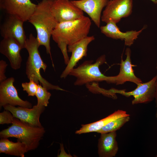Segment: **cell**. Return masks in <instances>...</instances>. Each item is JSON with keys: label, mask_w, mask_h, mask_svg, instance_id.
I'll use <instances>...</instances> for the list:
<instances>
[{"label": "cell", "mask_w": 157, "mask_h": 157, "mask_svg": "<svg viewBox=\"0 0 157 157\" xmlns=\"http://www.w3.org/2000/svg\"><path fill=\"white\" fill-rule=\"evenodd\" d=\"M8 65L6 62L2 60L0 61V83L6 79L5 75L6 69Z\"/></svg>", "instance_id": "26"}, {"label": "cell", "mask_w": 157, "mask_h": 157, "mask_svg": "<svg viewBox=\"0 0 157 157\" xmlns=\"http://www.w3.org/2000/svg\"><path fill=\"white\" fill-rule=\"evenodd\" d=\"M8 15L0 26L1 36L14 39L22 49L25 48L27 38L23 26L24 22L15 16Z\"/></svg>", "instance_id": "10"}, {"label": "cell", "mask_w": 157, "mask_h": 157, "mask_svg": "<svg viewBox=\"0 0 157 157\" xmlns=\"http://www.w3.org/2000/svg\"><path fill=\"white\" fill-rule=\"evenodd\" d=\"M12 124L0 132L1 138H16L26 145L28 151L37 148L45 133L43 127L33 126L15 117Z\"/></svg>", "instance_id": "4"}, {"label": "cell", "mask_w": 157, "mask_h": 157, "mask_svg": "<svg viewBox=\"0 0 157 157\" xmlns=\"http://www.w3.org/2000/svg\"><path fill=\"white\" fill-rule=\"evenodd\" d=\"M14 117L9 111L5 110L0 113V124H12Z\"/></svg>", "instance_id": "25"}, {"label": "cell", "mask_w": 157, "mask_h": 157, "mask_svg": "<svg viewBox=\"0 0 157 157\" xmlns=\"http://www.w3.org/2000/svg\"><path fill=\"white\" fill-rule=\"evenodd\" d=\"M35 96L37 99V104L46 107L47 106L49 103V100L51 96V94L41 84H38Z\"/></svg>", "instance_id": "22"}, {"label": "cell", "mask_w": 157, "mask_h": 157, "mask_svg": "<svg viewBox=\"0 0 157 157\" xmlns=\"http://www.w3.org/2000/svg\"><path fill=\"white\" fill-rule=\"evenodd\" d=\"M109 0H73L71 2L76 6L85 12L96 25L99 28L101 13Z\"/></svg>", "instance_id": "16"}, {"label": "cell", "mask_w": 157, "mask_h": 157, "mask_svg": "<svg viewBox=\"0 0 157 157\" xmlns=\"http://www.w3.org/2000/svg\"><path fill=\"white\" fill-rule=\"evenodd\" d=\"M156 157H157V155L156 156Z\"/></svg>", "instance_id": "32"}, {"label": "cell", "mask_w": 157, "mask_h": 157, "mask_svg": "<svg viewBox=\"0 0 157 157\" xmlns=\"http://www.w3.org/2000/svg\"><path fill=\"white\" fill-rule=\"evenodd\" d=\"M40 45L36 38L31 33L26 39L25 48L28 52V56L26 63V74L29 80H32L49 90L65 91L58 85H53L41 76V69L45 72L47 64L42 60L38 50Z\"/></svg>", "instance_id": "3"}, {"label": "cell", "mask_w": 157, "mask_h": 157, "mask_svg": "<svg viewBox=\"0 0 157 157\" xmlns=\"http://www.w3.org/2000/svg\"><path fill=\"white\" fill-rule=\"evenodd\" d=\"M106 62L105 55L98 58L94 63H93L92 60L85 61L77 67L71 70L69 75L76 78L74 83L76 86H81L93 82L103 81L109 83L115 84L116 76H106L100 70L99 66Z\"/></svg>", "instance_id": "5"}, {"label": "cell", "mask_w": 157, "mask_h": 157, "mask_svg": "<svg viewBox=\"0 0 157 157\" xmlns=\"http://www.w3.org/2000/svg\"><path fill=\"white\" fill-rule=\"evenodd\" d=\"M28 151L26 145L22 142L17 141L14 142L6 138H2L0 140V153L24 157L25 153Z\"/></svg>", "instance_id": "20"}, {"label": "cell", "mask_w": 157, "mask_h": 157, "mask_svg": "<svg viewBox=\"0 0 157 157\" xmlns=\"http://www.w3.org/2000/svg\"><path fill=\"white\" fill-rule=\"evenodd\" d=\"M116 131L101 134L98 140V154L100 157H113L117 154L119 148Z\"/></svg>", "instance_id": "18"}, {"label": "cell", "mask_w": 157, "mask_h": 157, "mask_svg": "<svg viewBox=\"0 0 157 157\" xmlns=\"http://www.w3.org/2000/svg\"><path fill=\"white\" fill-rule=\"evenodd\" d=\"M155 3H156V0H150Z\"/></svg>", "instance_id": "29"}, {"label": "cell", "mask_w": 157, "mask_h": 157, "mask_svg": "<svg viewBox=\"0 0 157 157\" xmlns=\"http://www.w3.org/2000/svg\"><path fill=\"white\" fill-rule=\"evenodd\" d=\"M3 107L5 110L10 111L14 117L21 121L33 126L43 127L39 118L45 110V106L37 104L31 108L19 106L17 107L7 104Z\"/></svg>", "instance_id": "12"}, {"label": "cell", "mask_w": 157, "mask_h": 157, "mask_svg": "<svg viewBox=\"0 0 157 157\" xmlns=\"http://www.w3.org/2000/svg\"><path fill=\"white\" fill-rule=\"evenodd\" d=\"M50 10L58 23L75 20L84 16L83 11L69 0H53Z\"/></svg>", "instance_id": "8"}, {"label": "cell", "mask_w": 157, "mask_h": 157, "mask_svg": "<svg viewBox=\"0 0 157 157\" xmlns=\"http://www.w3.org/2000/svg\"><path fill=\"white\" fill-rule=\"evenodd\" d=\"M156 70H157V63H156Z\"/></svg>", "instance_id": "30"}, {"label": "cell", "mask_w": 157, "mask_h": 157, "mask_svg": "<svg viewBox=\"0 0 157 157\" xmlns=\"http://www.w3.org/2000/svg\"><path fill=\"white\" fill-rule=\"evenodd\" d=\"M36 6L31 0H0L1 9L24 22L28 21Z\"/></svg>", "instance_id": "9"}, {"label": "cell", "mask_w": 157, "mask_h": 157, "mask_svg": "<svg viewBox=\"0 0 157 157\" xmlns=\"http://www.w3.org/2000/svg\"><path fill=\"white\" fill-rule=\"evenodd\" d=\"M91 25L90 18L84 16L75 20L58 23L53 30L51 36L60 49L66 65L69 59L67 46L88 36Z\"/></svg>", "instance_id": "1"}, {"label": "cell", "mask_w": 157, "mask_h": 157, "mask_svg": "<svg viewBox=\"0 0 157 157\" xmlns=\"http://www.w3.org/2000/svg\"><path fill=\"white\" fill-rule=\"evenodd\" d=\"M156 3L157 4V0H156Z\"/></svg>", "instance_id": "31"}, {"label": "cell", "mask_w": 157, "mask_h": 157, "mask_svg": "<svg viewBox=\"0 0 157 157\" xmlns=\"http://www.w3.org/2000/svg\"><path fill=\"white\" fill-rule=\"evenodd\" d=\"M130 119V115L120 117L110 122L96 132L100 134L116 131Z\"/></svg>", "instance_id": "21"}, {"label": "cell", "mask_w": 157, "mask_h": 157, "mask_svg": "<svg viewBox=\"0 0 157 157\" xmlns=\"http://www.w3.org/2000/svg\"><path fill=\"white\" fill-rule=\"evenodd\" d=\"M38 84L33 80H29L28 82L22 83V86L23 90L25 91L28 96H34L35 95L38 87Z\"/></svg>", "instance_id": "24"}, {"label": "cell", "mask_w": 157, "mask_h": 157, "mask_svg": "<svg viewBox=\"0 0 157 157\" xmlns=\"http://www.w3.org/2000/svg\"><path fill=\"white\" fill-rule=\"evenodd\" d=\"M61 152L60 154L58 156V157H66L69 156V155L67 154L64 149L63 144H61L60 145Z\"/></svg>", "instance_id": "27"}, {"label": "cell", "mask_w": 157, "mask_h": 157, "mask_svg": "<svg viewBox=\"0 0 157 157\" xmlns=\"http://www.w3.org/2000/svg\"><path fill=\"white\" fill-rule=\"evenodd\" d=\"M53 0H42L36 8L28 21L35 27L37 39L40 45L45 48L47 53L51 59L50 39L52 32L58 23L50 10Z\"/></svg>", "instance_id": "2"}, {"label": "cell", "mask_w": 157, "mask_h": 157, "mask_svg": "<svg viewBox=\"0 0 157 157\" xmlns=\"http://www.w3.org/2000/svg\"><path fill=\"white\" fill-rule=\"evenodd\" d=\"M146 28V26H144L138 31L131 30L124 32L120 31L116 23L110 21L106 25L101 26L100 29L101 33L106 36L114 39L124 40L125 45L130 47L133 44L134 41Z\"/></svg>", "instance_id": "14"}, {"label": "cell", "mask_w": 157, "mask_h": 157, "mask_svg": "<svg viewBox=\"0 0 157 157\" xmlns=\"http://www.w3.org/2000/svg\"><path fill=\"white\" fill-rule=\"evenodd\" d=\"M94 39V36H87L67 46V51L71 53L72 55L66 67L60 76L61 78H66L78 61L84 57L87 56L88 46Z\"/></svg>", "instance_id": "13"}, {"label": "cell", "mask_w": 157, "mask_h": 157, "mask_svg": "<svg viewBox=\"0 0 157 157\" xmlns=\"http://www.w3.org/2000/svg\"><path fill=\"white\" fill-rule=\"evenodd\" d=\"M133 0H110L103 11L101 21L107 23L112 21L117 24L131 14Z\"/></svg>", "instance_id": "7"}, {"label": "cell", "mask_w": 157, "mask_h": 157, "mask_svg": "<svg viewBox=\"0 0 157 157\" xmlns=\"http://www.w3.org/2000/svg\"><path fill=\"white\" fill-rule=\"evenodd\" d=\"M87 88L90 91L94 93L101 94L103 95L106 97L112 98L113 99H116L117 97L116 94L113 92L111 89L106 90L103 88H101L99 87L97 84L93 85L94 86L86 84Z\"/></svg>", "instance_id": "23"}, {"label": "cell", "mask_w": 157, "mask_h": 157, "mask_svg": "<svg viewBox=\"0 0 157 157\" xmlns=\"http://www.w3.org/2000/svg\"><path fill=\"white\" fill-rule=\"evenodd\" d=\"M126 58L123 60L122 57L120 63L119 72L116 76V84L122 85L127 81L133 82L137 85L142 83V81L135 74L131 60V51L129 48L125 51Z\"/></svg>", "instance_id": "17"}, {"label": "cell", "mask_w": 157, "mask_h": 157, "mask_svg": "<svg viewBox=\"0 0 157 157\" xmlns=\"http://www.w3.org/2000/svg\"><path fill=\"white\" fill-rule=\"evenodd\" d=\"M15 81L13 77H10L0 83V108L9 104L31 108L32 104L31 103L22 99L19 96L17 91L13 85Z\"/></svg>", "instance_id": "11"}, {"label": "cell", "mask_w": 157, "mask_h": 157, "mask_svg": "<svg viewBox=\"0 0 157 157\" xmlns=\"http://www.w3.org/2000/svg\"><path fill=\"white\" fill-rule=\"evenodd\" d=\"M130 115L124 110H118L105 118L96 122L81 125V127L76 131L75 133H82L95 132L100 129L110 122L117 118Z\"/></svg>", "instance_id": "19"}, {"label": "cell", "mask_w": 157, "mask_h": 157, "mask_svg": "<svg viewBox=\"0 0 157 157\" xmlns=\"http://www.w3.org/2000/svg\"><path fill=\"white\" fill-rule=\"evenodd\" d=\"M19 44L12 38H4L0 41V52L9 60L11 67L17 70L21 67L22 61Z\"/></svg>", "instance_id": "15"}, {"label": "cell", "mask_w": 157, "mask_h": 157, "mask_svg": "<svg viewBox=\"0 0 157 157\" xmlns=\"http://www.w3.org/2000/svg\"><path fill=\"white\" fill-rule=\"evenodd\" d=\"M156 75L149 81L141 83L137 85L134 90L126 92L124 90L112 88L115 94H119L126 97L133 96L134 99L132 104L135 105L146 103L152 101L155 97L156 90Z\"/></svg>", "instance_id": "6"}, {"label": "cell", "mask_w": 157, "mask_h": 157, "mask_svg": "<svg viewBox=\"0 0 157 157\" xmlns=\"http://www.w3.org/2000/svg\"><path fill=\"white\" fill-rule=\"evenodd\" d=\"M156 76H157V79H156V90L155 97V98L156 99V118L157 119V75H156Z\"/></svg>", "instance_id": "28"}]
</instances>
